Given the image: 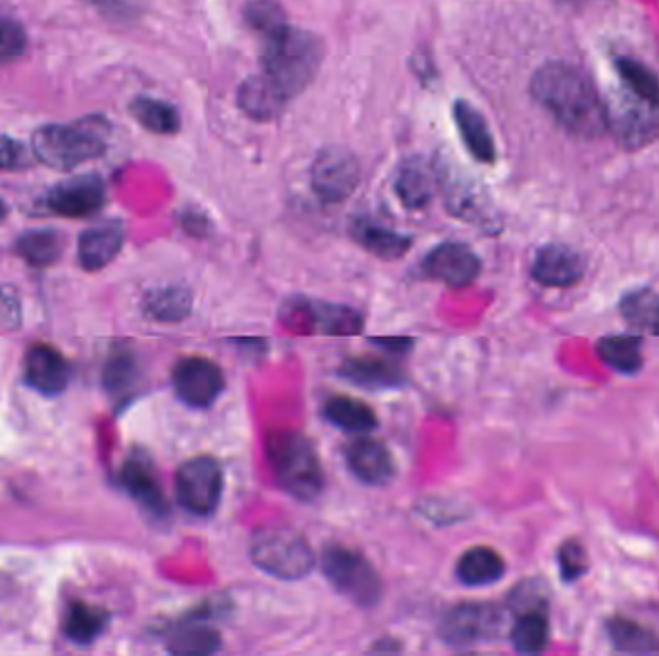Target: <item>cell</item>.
Here are the masks:
<instances>
[{"label":"cell","mask_w":659,"mask_h":656,"mask_svg":"<svg viewBox=\"0 0 659 656\" xmlns=\"http://www.w3.org/2000/svg\"><path fill=\"white\" fill-rule=\"evenodd\" d=\"M223 468L216 458H190L176 472L177 503L195 516H210L223 499Z\"/></svg>","instance_id":"9"},{"label":"cell","mask_w":659,"mask_h":656,"mask_svg":"<svg viewBox=\"0 0 659 656\" xmlns=\"http://www.w3.org/2000/svg\"><path fill=\"white\" fill-rule=\"evenodd\" d=\"M15 251L31 266H53L62 256L64 239L54 229H33L18 239Z\"/></svg>","instance_id":"28"},{"label":"cell","mask_w":659,"mask_h":656,"mask_svg":"<svg viewBox=\"0 0 659 656\" xmlns=\"http://www.w3.org/2000/svg\"><path fill=\"white\" fill-rule=\"evenodd\" d=\"M220 634L216 630L207 624H199V620L190 616L174 627L169 639V650L176 655H213L220 649Z\"/></svg>","instance_id":"27"},{"label":"cell","mask_w":659,"mask_h":656,"mask_svg":"<svg viewBox=\"0 0 659 656\" xmlns=\"http://www.w3.org/2000/svg\"><path fill=\"white\" fill-rule=\"evenodd\" d=\"M282 321L293 331L323 336H357L363 328V316L349 306L307 298L288 300L282 308Z\"/></svg>","instance_id":"8"},{"label":"cell","mask_w":659,"mask_h":656,"mask_svg":"<svg viewBox=\"0 0 659 656\" xmlns=\"http://www.w3.org/2000/svg\"><path fill=\"white\" fill-rule=\"evenodd\" d=\"M238 102L239 108L249 118L259 122H269L282 114L288 99L278 91L277 85L262 74V76L249 77L246 84L239 87Z\"/></svg>","instance_id":"22"},{"label":"cell","mask_w":659,"mask_h":656,"mask_svg":"<svg viewBox=\"0 0 659 656\" xmlns=\"http://www.w3.org/2000/svg\"><path fill=\"white\" fill-rule=\"evenodd\" d=\"M558 562H560L561 578L568 583H573L588 572V555L576 539H569L561 545Z\"/></svg>","instance_id":"38"},{"label":"cell","mask_w":659,"mask_h":656,"mask_svg":"<svg viewBox=\"0 0 659 656\" xmlns=\"http://www.w3.org/2000/svg\"><path fill=\"white\" fill-rule=\"evenodd\" d=\"M246 20L262 37L285 25V12L277 0H251L246 10Z\"/></svg>","instance_id":"37"},{"label":"cell","mask_w":659,"mask_h":656,"mask_svg":"<svg viewBox=\"0 0 659 656\" xmlns=\"http://www.w3.org/2000/svg\"><path fill=\"white\" fill-rule=\"evenodd\" d=\"M323 572L357 606L372 609L382 597V580L359 550L332 543L323 550Z\"/></svg>","instance_id":"6"},{"label":"cell","mask_w":659,"mask_h":656,"mask_svg":"<svg viewBox=\"0 0 659 656\" xmlns=\"http://www.w3.org/2000/svg\"><path fill=\"white\" fill-rule=\"evenodd\" d=\"M339 374L344 375L347 382L365 390H391L406 383V374L401 368L396 367L393 362L375 359V357L345 360L339 368Z\"/></svg>","instance_id":"21"},{"label":"cell","mask_w":659,"mask_h":656,"mask_svg":"<svg viewBox=\"0 0 659 656\" xmlns=\"http://www.w3.org/2000/svg\"><path fill=\"white\" fill-rule=\"evenodd\" d=\"M123 247V226L120 221H105L87 229L79 237L77 256L87 272H97L108 266Z\"/></svg>","instance_id":"18"},{"label":"cell","mask_w":659,"mask_h":656,"mask_svg":"<svg viewBox=\"0 0 659 656\" xmlns=\"http://www.w3.org/2000/svg\"><path fill=\"white\" fill-rule=\"evenodd\" d=\"M457 578L468 588L491 586L504 578L506 562L490 547H473L457 562Z\"/></svg>","instance_id":"25"},{"label":"cell","mask_w":659,"mask_h":656,"mask_svg":"<svg viewBox=\"0 0 659 656\" xmlns=\"http://www.w3.org/2000/svg\"><path fill=\"white\" fill-rule=\"evenodd\" d=\"M253 565L278 580L295 581L315 568V555L307 539L290 526H262L249 543Z\"/></svg>","instance_id":"4"},{"label":"cell","mask_w":659,"mask_h":656,"mask_svg":"<svg viewBox=\"0 0 659 656\" xmlns=\"http://www.w3.org/2000/svg\"><path fill=\"white\" fill-rule=\"evenodd\" d=\"M130 110L133 118L153 133L169 135L180 130V114L176 108L164 100L139 97L131 102Z\"/></svg>","instance_id":"34"},{"label":"cell","mask_w":659,"mask_h":656,"mask_svg":"<svg viewBox=\"0 0 659 656\" xmlns=\"http://www.w3.org/2000/svg\"><path fill=\"white\" fill-rule=\"evenodd\" d=\"M615 69L622 77L625 89L635 92L640 99L659 105V79L652 69L633 58H617Z\"/></svg>","instance_id":"36"},{"label":"cell","mask_w":659,"mask_h":656,"mask_svg":"<svg viewBox=\"0 0 659 656\" xmlns=\"http://www.w3.org/2000/svg\"><path fill=\"white\" fill-rule=\"evenodd\" d=\"M453 118L457 123L463 143L476 161L494 162L496 145H494V139H491L490 130H488L483 114L465 100H457L453 107Z\"/></svg>","instance_id":"23"},{"label":"cell","mask_w":659,"mask_h":656,"mask_svg":"<svg viewBox=\"0 0 659 656\" xmlns=\"http://www.w3.org/2000/svg\"><path fill=\"white\" fill-rule=\"evenodd\" d=\"M68 360L62 357L51 345H35L25 354L23 375L25 382L41 395L54 397L61 395L69 383Z\"/></svg>","instance_id":"15"},{"label":"cell","mask_w":659,"mask_h":656,"mask_svg":"<svg viewBox=\"0 0 659 656\" xmlns=\"http://www.w3.org/2000/svg\"><path fill=\"white\" fill-rule=\"evenodd\" d=\"M352 236L365 251L382 260H398L411 249V239L376 221L359 218L353 223Z\"/></svg>","instance_id":"24"},{"label":"cell","mask_w":659,"mask_h":656,"mask_svg":"<svg viewBox=\"0 0 659 656\" xmlns=\"http://www.w3.org/2000/svg\"><path fill=\"white\" fill-rule=\"evenodd\" d=\"M370 343L380 345L386 351L393 352H407L409 347L413 345V339H407V337H386V339H370Z\"/></svg>","instance_id":"42"},{"label":"cell","mask_w":659,"mask_h":656,"mask_svg":"<svg viewBox=\"0 0 659 656\" xmlns=\"http://www.w3.org/2000/svg\"><path fill=\"white\" fill-rule=\"evenodd\" d=\"M480 259L467 244L444 243L429 252L422 262V274L445 283L447 287L461 289L475 282L480 275Z\"/></svg>","instance_id":"13"},{"label":"cell","mask_w":659,"mask_h":656,"mask_svg":"<svg viewBox=\"0 0 659 656\" xmlns=\"http://www.w3.org/2000/svg\"><path fill=\"white\" fill-rule=\"evenodd\" d=\"M122 485L141 506L154 516H166L169 503L162 493L161 483L154 475L153 466L145 457H131L122 468Z\"/></svg>","instance_id":"20"},{"label":"cell","mask_w":659,"mask_h":656,"mask_svg":"<svg viewBox=\"0 0 659 656\" xmlns=\"http://www.w3.org/2000/svg\"><path fill=\"white\" fill-rule=\"evenodd\" d=\"M606 105L607 130L619 145L637 151L659 138V105L640 99L623 87Z\"/></svg>","instance_id":"7"},{"label":"cell","mask_w":659,"mask_h":656,"mask_svg":"<svg viewBox=\"0 0 659 656\" xmlns=\"http://www.w3.org/2000/svg\"><path fill=\"white\" fill-rule=\"evenodd\" d=\"M619 310L630 328L659 336V295L656 291L646 287L627 293L622 298Z\"/></svg>","instance_id":"30"},{"label":"cell","mask_w":659,"mask_h":656,"mask_svg":"<svg viewBox=\"0 0 659 656\" xmlns=\"http://www.w3.org/2000/svg\"><path fill=\"white\" fill-rule=\"evenodd\" d=\"M107 203V189L97 176L72 177L46 195V207L64 218H89Z\"/></svg>","instance_id":"14"},{"label":"cell","mask_w":659,"mask_h":656,"mask_svg":"<svg viewBox=\"0 0 659 656\" xmlns=\"http://www.w3.org/2000/svg\"><path fill=\"white\" fill-rule=\"evenodd\" d=\"M530 92L561 128L576 138L596 139L607 130L606 105L591 77L568 62H548L538 69Z\"/></svg>","instance_id":"1"},{"label":"cell","mask_w":659,"mask_h":656,"mask_svg":"<svg viewBox=\"0 0 659 656\" xmlns=\"http://www.w3.org/2000/svg\"><path fill=\"white\" fill-rule=\"evenodd\" d=\"M642 337L638 336H612L599 339V359L606 362L607 367L614 368L622 374H637L642 370Z\"/></svg>","instance_id":"29"},{"label":"cell","mask_w":659,"mask_h":656,"mask_svg":"<svg viewBox=\"0 0 659 656\" xmlns=\"http://www.w3.org/2000/svg\"><path fill=\"white\" fill-rule=\"evenodd\" d=\"M28 37L20 23L10 18H0V64L18 58L25 51Z\"/></svg>","instance_id":"40"},{"label":"cell","mask_w":659,"mask_h":656,"mask_svg":"<svg viewBox=\"0 0 659 656\" xmlns=\"http://www.w3.org/2000/svg\"><path fill=\"white\" fill-rule=\"evenodd\" d=\"M145 308L154 320H184L185 316L192 313V293L184 287L154 291L147 297Z\"/></svg>","instance_id":"35"},{"label":"cell","mask_w":659,"mask_h":656,"mask_svg":"<svg viewBox=\"0 0 659 656\" xmlns=\"http://www.w3.org/2000/svg\"><path fill=\"white\" fill-rule=\"evenodd\" d=\"M136 378V360L130 352H118L116 357L108 360L107 370H105V385L112 393L126 391L133 383Z\"/></svg>","instance_id":"39"},{"label":"cell","mask_w":659,"mask_h":656,"mask_svg":"<svg viewBox=\"0 0 659 656\" xmlns=\"http://www.w3.org/2000/svg\"><path fill=\"white\" fill-rule=\"evenodd\" d=\"M4 216H7V205L0 200V221L4 220Z\"/></svg>","instance_id":"43"},{"label":"cell","mask_w":659,"mask_h":656,"mask_svg":"<svg viewBox=\"0 0 659 656\" xmlns=\"http://www.w3.org/2000/svg\"><path fill=\"white\" fill-rule=\"evenodd\" d=\"M501 624L504 616L494 604L465 603L445 616L440 635L453 647H468L498 637Z\"/></svg>","instance_id":"11"},{"label":"cell","mask_w":659,"mask_h":656,"mask_svg":"<svg viewBox=\"0 0 659 656\" xmlns=\"http://www.w3.org/2000/svg\"><path fill=\"white\" fill-rule=\"evenodd\" d=\"M262 39L264 76L288 100L305 91L323 64V41L309 31L292 28L290 23Z\"/></svg>","instance_id":"2"},{"label":"cell","mask_w":659,"mask_h":656,"mask_svg":"<svg viewBox=\"0 0 659 656\" xmlns=\"http://www.w3.org/2000/svg\"><path fill=\"white\" fill-rule=\"evenodd\" d=\"M324 416L336 428L353 434H367L378 426V418L370 406L365 405L359 398L345 395L328 398L324 405Z\"/></svg>","instance_id":"26"},{"label":"cell","mask_w":659,"mask_h":656,"mask_svg":"<svg viewBox=\"0 0 659 656\" xmlns=\"http://www.w3.org/2000/svg\"><path fill=\"white\" fill-rule=\"evenodd\" d=\"M0 591H2V580H0Z\"/></svg>","instance_id":"44"},{"label":"cell","mask_w":659,"mask_h":656,"mask_svg":"<svg viewBox=\"0 0 659 656\" xmlns=\"http://www.w3.org/2000/svg\"><path fill=\"white\" fill-rule=\"evenodd\" d=\"M607 634L614 647L622 653H637L650 655L659 653V637L652 630L640 626L637 622L627 619H614L607 622Z\"/></svg>","instance_id":"32"},{"label":"cell","mask_w":659,"mask_h":656,"mask_svg":"<svg viewBox=\"0 0 659 656\" xmlns=\"http://www.w3.org/2000/svg\"><path fill=\"white\" fill-rule=\"evenodd\" d=\"M393 187H396L399 200L407 208L419 210V208L426 207L436 195V172L424 158L414 156L401 164Z\"/></svg>","instance_id":"19"},{"label":"cell","mask_w":659,"mask_h":656,"mask_svg":"<svg viewBox=\"0 0 659 656\" xmlns=\"http://www.w3.org/2000/svg\"><path fill=\"white\" fill-rule=\"evenodd\" d=\"M584 259L565 244H548L538 252L532 277L545 287H571L584 277Z\"/></svg>","instance_id":"16"},{"label":"cell","mask_w":659,"mask_h":656,"mask_svg":"<svg viewBox=\"0 0 659 656\" xmlns=\"http://www.w3.org/2000/svg\"><path fill=\"white\" fill-rule=\"evenodd\" d=\"M511 643L517 653L537 655L550 643V622L544 611H527L515 622Z\"/></svg>","instance_id":"33"},{"label":"cell","mask_w":659,"mask_h":656,"mask_svg":"<svg viewBox=\"0 0 659 656\" xmlns=\"http://www.w3.org/2000/svg\"><path fill=\"white\" fill-rule=\"evenodd\" d=\"M28 164L25 146L12 138H0V170L23 168Z\"/></svg>","instance_id":"41"},{"label":"cell","mask_w":659,"mask_h":656,"mask_svg":"<svg viewBox=\"0 0 659 656\" xmlns=\"http://www.w3.org/2000/svg\"><path fill=\"white\" fill-rule=\"evenodd\" d=\"M267 460L280 488L309 503L323 493L324 470L311 439L295 429H272L267 436Z\"/></svg>","instance_id":"3"},{"label":"cell","mask_w":659,"mask_h":656,"mask_svg":"<svg viewBox=\"0 0 659 656\" xmlns=\"http://www.w3.org/2000/svg\"><path fill=\"white\" fill-rule=\"evenodd\" d=\"M108 624V612L91 604L77 603L69 606L66 620H64V634L69 642L77 645H87L99 637Z\"/></svg>","instance_id":"31"},{"label":"cell","mask_w":659,"mask_h":656,"mask_svg":"<svg viewBox=\"0 0 659 656\" xmlns=\"http://www.w3.org/2000/svg\"><path fill=\"white\" fill-rule=\"evenodd\" d=\"M345 462L353 475L367 485H386L396 473L390 449L376 439H357L345 449Z\"/></svg>","instance_id":"17"},{"label":"cell","mask_w":659,"mask_h":656,"mask_svg":"<svg viewBox=\"0 0 659 656\" xmlns=\"http://www.w3.org/2000/svg\"><path fill=\"white\" fill-rule=\"evenodd\" d=\"M33 154L54 170H74L105 153V141L87 125H45L33 133Z\"/></svg>","instance_id":"5"},{"label":"cell","mask_w":659,"mask_h":656,"mask_svg":"<svg viewBox=\"0 0 659 656\" xmlns=\"http://www.w3.org/2000/svg\"><path fill=\"white\" fill-rule=\"evenodd\" d=\"M172 383L177 398L192 408H208L223 395L226 385L223 370L203 357L180 360L172 372Z\"/></svg>","instance_id":"12"},{"label":"cell","mask_w":659,"mask_h":656,"mask_svg":"<svg viewBox=\"0 0 659 656\" xmlns=\"http://www.w3.org/2000/svg\"><path fill=\"white\" fill-rule=\"evenodd\" d=\"M360 179L359 162L344 146H328L316 156L311 182L324 203H342L352 197Z\"/></svg>","instance_id":"10"}]
</instances>
